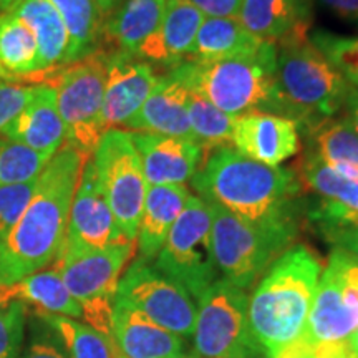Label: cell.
Segmentation results:
<instances>
[{
  "mask_svg": "<svg viewBox=\"0 0 358 358\" xmlns=\"http://www.w3.org/2000/svg\"><path fill=\"white\" fill-rule=\"evenodd\" d=\"M88 158L64 145L38 174L32 201L0 241V287L17 284L55 261L64 248L71 201Z\"/></svg>",
  "mask_w": 358,
  "mask_h": 358,
  "instance_id": "6da1fadb",
  "label": "cell"
},
{
  "mask_svg": "<svg viewBox=\"0 0 358 358\" xmlns=\"http://www.w3.org/2000/svg\"><path fill=\"white\" fill-rule=\"evenodd\" d=\"M204 203H214L250 224L297 231L303 187L297 173L267 166L226 146L211 151L192 178Z\"/></svg>",
  "mask_w": 358,
  "mask_h": 358,
  "instance_id": "7a4b0ae2",
  "label": "cell"
},
{
  "mask_svg": "<svg viewBox=\"0 0 358 358\" xmlns=\"http://www.w3.org/2000/svg\"><path fill=\"white\" fill-rule=\"evenodd\" d=\"M324 264L307 245L285 250L259 280L249 299V324L267 358L306 330Z\"/></svg>",
  "mask_w": 358,
  "mask_h": 358,
  "instance_id": "3957f363",
  "label": "cell"
},
{
  "mask_svg": "<svg viewBox=\"0 0 358 358\" xmlns=\"http://www.w3.org/2000/svg\"><path fill=\"white\" fill-rule=\"evenodd\" d=\"M275 69L277 45L266 42L252 55L219 62L186 60L168 73L216 108L237 118L254 111L279 116Z\"/></svg>",
  "mask_w": 358,
  "mask_h": 358,
  "instance_id": "277c9868",
  "label": "cell"
},
{
  "mask_svg": "<svg viewBox=\"0 0 358 358\" xmlns=\"http://www.w3.org/2000/svg\"><path fill=\"white\" fill-rule=\"evenodd\" d=\"M275 45L279 116L297 123L301 133L337 116L350 85L313 47L308 34L290 35Z\"/></svg>",
  "mask_w": 358,
  "mask_h": 358,
  "instance_id": "5b68a950",
  "label": "cell"
},
{
  "mask_svg": "<svg viewBox=\"0 0 358 358\" xmlns=\"http://www.w3.org/2000/svg\"><path fill=\"white\" fill-rule=\"evenodd\" d=\"M206 204L211 213V244L219 274L241 290L252 287L292 248L297 231L256 226L221 206Z\"/></svg>",
  "mask_w": 358,
  "mask_h": 358,
  "instance_id": "8992f818",
  "label": "cell"
},
{
  "mask_svg": "<svg viewBox=\"0 0 358 358\" xmlns=\"http://www.w3.org/2000/svg\"><path fill=\"white\" fill-rule=\"evenodd\" d=\"M106 53L73 62L52 71L42 83L55 92L57 108L65 124L66 143L85 156H92L106 131L103 124V95H105Z\"/></svg>",
  "mask_w": 358,
  "mask_h": 358,
  "instance_id": "52a82bcc",
  "label": "cell"
},
{
  "mask_svg": "<svg viewBox=\"0 0 358 358\" xmlns=\"http://www.w3.org/2000/svg\"><path fill=\"white\" fill-rule=\"evenodd\" d=\"M194 352L201 358H256L261 352L249 324V297L226 279L201 294L196 306Z\"/></svg>",
  "mask_w": 358,
  "mask_h": 358,
  "instance_id": "ba28073f",
  "label": "cell"
},
{
  "mask_svg": "<svg viewBox=\"0 0 358 358\" xmlns=\"http://www.w3.org/2000/svg\"><path fill=\"white\" fill-rule=\"evenodd\" d=\"M92 159L120 231L129 243H136L148 185L131 131L106 129Z\"/></svg>",
  "mask_w": 358,
  "mask_h": 358,
  "instance_id": "9c48e42d",
  "label": "cell"
},
{
  "mask_svg": "<svg viewBox=\"0 0 358 358\" xmlns=\"http://www.w3.org/2000/svg\"><path fill=\"white\" fill-rule=\"evenodd\" d=\"M161 274L178 282L196 301L217 280L211 244V213L201 198L187 201L155 259Z\"/></svg>",
  "mask_w": 358,
  "mask_h": 358,
  "instance_id": "30bf717a",
  "label": "cell"
},
{
  "mask_svg": "<svg viewBox=\"0 0 358 358\" xmlns=\"http://www.w3.org/2000/svg\"><path fill=\"white\" fill-rule=\"evenodd\" d=\"M358 330V262L332 249L301 337L312 343L343 342Z\"/></svg>",
  "mask_w": 358,
  "mask_h": 358,
  "instance_id": "8fae6325",
  "label": "cell"
},
{
  "mask_svg": "<svg viewBox=\"0 0 358 358\" xmlns=\"http://www.w3.org/2000/svg\"><path fill=\"white\" fill-rule=\"evenodd\" d=\"M115 301L127 303L179 337H192L196 302L189 292L140 257L120 279Z\"/></svg>",
  "mask_w": 358,
  "mask_h": 358,
  "instance_id": "7c38bea8",
  "label": "cell"
},
{
  "mask_svg": "<svg viewBox=\"0 0 358 358\" xmlns=\"http://www.w3.org/2000/svg\"><path fill=\"white\" fill-rule=\"evenodd\" d=\"M134 250L136 243L101 249L62 248L53 268L80 306L92 301H115L122 272L133 259Z\"/></svg>",
  "mask_w": 358,
  "mask_h": 358,
  "instance_id": "4fadbf2b",
  "label": "cell"
},
{
  "mask_svg": "<svg viewBox=\"0 0 358 358\" xmlns=\"http://www.w3.org/2000/svg\"><path fill=\"white\" fill-rule=\"evenodd\" d=\"M129 243L120 231L108 201L98 181L92 156L85 161L78 186L71 201L64 248L101 249Z\"/></svg>",
  "mask_w": 358,
  "mask_h": 358,
  "instance_id": "5bb4252c",
  "label": "cell"
},
{
  "mask_svg": "<svg viewBox=\"0 0 358 358\" xmlns=\"http://www.w3.org/2000/svg\"><path fill=\"white\" fill-rule=\"evenodd\" d=\"M105 69L103 124L118 129L140 111L159 77L146 60L122 52L106 53Z\"/></svg>",
  "mask_w": 358,
  "mask_h": 358,
  "instance_id": "9a60e30c",
  "label": "cell"
},
{
  "mask_svg": "<svg viewBox=\"0 0 358 358\" xmlns=\"http://www.w3.org/2000/svg\"><path fill=\"white\" fill-rule=\"evenodd\" d=\"M232 145L250 159L279 166L301 151V131L292 120L254 111L236 118Z\"/></svg>",
  "mask_w": 358,
  "mask_h": 358,
  "instance_id": "2e32d148",
  "label": "cell"
},
{
  "mask_svg": "<svg viewBox=\"0 0 358 358\" xmlns=\"http://www.w3.org/2000/svg\"><path fill=\"white\" fill-rule=\"evenodd\" d=\"M148 186L185 185L204 164L206 151L182 138L131 133Z\"/></svg>",
  "mask_w": 358,
  "mask_h": 358,
  "instance_id": "e0dca14e",
  "label": "cell"
},
{
  "mask_svg": "<svg viewBox=\"0 0 358 358\" xmlns=\"http://www.w3.org/2000/svg\"><path fill=\"white\" fill-rule=\"evenodd\" d=\"M2 136L48 158H53V155L62 150L66 143V131L57 108L55 92L50 85L35 83L32 100L3 129Z\"/></svg>",
  "mask_w": 358,
  "mask_h": 358,
  "instance_id": "ac0fdd59",
  "label": "cell"
},
{
  "mask_svg": "<svg viewBox=\"0 0 358 358\" xmlns=\"http://www.w3.org/2000/svg\"><path fill=\"white\" fill-rule=\"evenodd\" d=\"M124 128L131 133H156L196 143L187 115V88L169 73L159 77L151 95Z\"/></svg>",
  "mask_w": 358,
  "mask_h": 358,
  "instance_id": "d6986e66",
  "label": "cell"
},
{
  "mask_svg": "<svg viewBox=\"0 0 358 358\" xmlns=\"http://www.w3.org/2000/svg\"><path fill=\"white\" fill-rule=\"evenodd\" d=\"M113 342L124 358H179L182 337L163 329L127 303H113Z\"/></svg>",
  "mask_w": 358,
  "mask_h": 358,
  "instance_id": "ffe728a7",
  "label": "cell"
},
{
  "mask_svg": "<svg viewBox=\"0 0 358 358\" xmlns=\"http://www.w3.org/2000/svg\"><path fill=\"white\" fill-rule=\"evenodd\" d=\"M206 17L186 0H166L163 19L153 38L143 47L140 58L173 70L191 55L192 45Z\"/></svg>",
  "mask_w": 358,
  "mask_h": 358,
  "instance_id": "44dd1931",
  "label": "cell"
},
{
  "mask_svg": "<svg viewBox=\"0 0 358 358\" xmlns=\"http://www.w3.org/2000/svg\"><path fill=\"white\" fill-rule=\"evenodd\" d=\"M191 198V192L185 185L148 186L136 237L140 259L146 262L155 261L173 224L181 216Z\"/></svg>",
  "mask_w": 358,
  "mask_h": 358,
  "instance_id": "7402d4cb",
  "label": "cell"
},
{
  "mask_svg": "<svg viewBox=\"0 0 358 358\" xmlns=\"http://www.w3.org/2000/svg\"><path fill=\"white\" fill-rule=\"evenodd\" d=\"M241 24L262 42L279 43L295 34H308V0H243Z\"/></svg>",
  "mask_w": 358,
  "mask_h": 358,
  "instance_id": "603a6c76",
  "label": "cell"
},
{
  "mask_svg": "<svg viewBox=\"0 0 358 358\" xmlns=\"http://www.w3.org/2000/svg\"><path fill=\"white\" fill-rule=\"evenodd\" d=\"M12 12L32 29L37 40L40 78L70 64L69 32L50 0H22Z\"/></svg>",
  "mask_w": 358,
  "mask_h": 358,
  "instance_id": "cb8c5ba5",
  "label": "cell"
},
{
  "mask_svg": "<svg viewBox=\"0 0 358 358\" xmlns=\"http://www.w3.org/2000/svg\"><path fill=\"white\" fill-rule=\"evenodd\" d=\"M166 0H123L113 12L103 34L115 45V52L138 57L148 40L158 32Z\"/></svg>",
  "mask_w": 358,
  "mask_h": 358,
  "instance_id": "d4e9b609",
  "label": "cell"
},
{
  "mask_svg": "<svg viewBox=\"0 0 358 358\" xmlns=\"http://www.w3.org/2000/svg\"><path fill=\"white\" fill-rule=\"evenodd\" d=\"M40 80L38 47L29 25L12 10L0 13V80Z\"/></svg>",
  "mask_w": 358,
  "mask_h": 358,
  "instance_id": "484cf974",
  "label": "cell"
},
{
  "mask_svg": "<svg viewBox=\"0 0 358 358\" xmlns=\"http://www.w3.org/2000/svg\"><path fill=\"white\" fill-rule=\"evenodd\" d=\"M262 40L254 37L239 19H209L201 24L191 55L187 60L219 62L252 55L264 47Z\"/></svg>",
  "mask_w": 358,
  "mask_h": 358,
  "instance_id": "4316f807",
  "label": "cell"
},
{
  "mask_svg": "<svg viewBox=\"0 0 358 358\" xmlns=\"http://www.w3.org/2000/svg\"><path fill=\"white\" fill-rule=\"evenodd\" d=\"M0 295L34 306L35 312L70 317V319L82 317V306L69 292L55 268L38 271L17 284L0 287Z\"/></svg>",
  "mask_w": 358,
  "mask_h": 358,
  "instance_id": "83f0119b",
  "label": "cell"
},
{
  "mask_svg": "<svg viewBox=\"0 0 358 358\" xmlns=\"http://www.w3.org/2000/svg\"><path fill=\"white\" fill-rule=\"evenodd\" d=\"M302 133L310 141L307 150L327 166L348 178H358V134L347 116L324 120Z\"/></svg>",
  "mask_w": 358,
  "mask_h": 358,
  "instance_id": "f1b7e54d",
  "label": "cell"
},
{
  "mask_svg": "<svg viewBox=\"0 0 358 358\" xmlns=\"http://www.w3.org/2000/svg\"><path fill=\"white\" fill-rule=\"evenodd\" d=\"M70 37V64L98 52L103 35L101 10L95 0H50Z\"/></svg>",
  "mask_w": 358,
  "mask_h": 358,
  "instance_id": "f546056e",
  "label": "cell"
},
{
  "mask_svg": "<svg viewBox=\"0 0 358 358\" xmlns=\"http://www.w3.org/2000/svg\"><path fill=\"white\" fill-rule=\"evenodd\" d=\"M187 115L194 140L206 153L226 148L232 143L234 116L224 113L204 96L187 90Z\"/></svg>",
  "mask_w": 358,
  "mask_h": 358,
  "instance_id": "4dcf8cb0",
  "label": "cell"
},
{
  "mask_svg": "<svg viewBox=\"0 0 358 358\" xmlns=\"http://www.w3.org/2000/svg\"><path fill=\"white\" fill-rule=\"evenodd\" d=\"M58 334L70 358H116L115 342L95 329L70 317L35 312Z\"/></svg>",
  "mask_w": 358,
  "mask_h": 358,
  "instance_id": "1f68e13d",
  "label": "cell"
},
{
  "mask_svg": "<svg viewBox=\"0 0 358 358\" xmlns=\"http://www.w3.org/2000/svg\"><path fill=\"white\" fill-rule=\"evenodd\" d=\"M52 158L20 143L0 138V186L17 185L37 178Z\"/></svg>",
  "mask_w": 358,
  "mask_h": 358,
  "instance_id": "d6a6232c",
  "label": "cell"
},
{
  "mask_svg": "<svg viewBox=\"0 0 358 358\" xmlns=\"http://www.w3.org/2000/svg\"><path fill=\"white\" fill-rule=\"evenodd\" d=\"M308 40L350 87L358 88V37H343L329 30H315Z\"/></svg>",
  "mask_w": 358,
  "mask_h": 358,
  "instance_id": "836d02e7",
  "label": "cell"
},
{
  "mask_svg": "<svg viewBox=\"0 0 358 358\" xmlns=\"http://www.w3.org/2000/svg\"><path fill=\"white\" fill-rule=\"evenodd\" d=\"M27 307L0 295V358H19L25 335Z\"/></svg>",
  "mask_w": 358,
  "mask_h": 358,
  "instance_id": "e575fe53",
  "label": "cell"
},
{
  "mask_svg": "<svg viewBox=\"0 0 358 358\" xmlns=\"http://www.w3.org/2000/svg\"><path fill=\"white\" fill-rule=\"evenodd\" d=\"M38 176L25 182L0 186V241L19 222L37 189Z\"/></svg>",
  "mask_w": 358,
  "mask_h": 358,
  "instance_id": "d590c367",
  "label": "cell"
},
{
  "mask_svg": "<svg viewBox=\"0 0 358 358\" xmlns=\"http://www.w3.org/2000/svg\"><path fill=\"white\" fill-rule=\"evenodd\" d=\"M37 319L40 320V325L32 327L29 343L25 348H22L19 358H70L55 330L40 317Z\"/></svg>",
  "mask_w": 358,
  "mask_h": 358,
  "instance_id": "8d00e7d4",
  "label": "cell"
},
{
  "mask_svg": "<svg viewBox=\"0 0 358 358\" xmlns=\"http://www.w3.org/2000/svg\"><path fill=\"white\" fill-rule=\"evenodd\" d=\"M35 92V83H8L0 80V133L22 113Z\"/></svg>",
  "mask_w": 358,
  "mask_h": 358,
  "instance_id": "74e56055",
  "label": "cell"
},
{
  "mask_svg": "<svg viewBox=\"0 0 358 358\" xmlns=\"http://www.w3.org/2000/svg\"><path fill=\"white\" fill-rule=\"evenodd\" d=\"M324 239L334 249L342 250L358 262V224H340V226H317Z\"/></svg>",
  "mask_w": 358,
  "mask_h": 358,
  "instance_id": "f35d334b",
  "label": "cell"
},
{
  "mask_svg": "<svg viewBox=\"0 0 358 358\" xmlns=\"http://www.w3.org/2000/svg\"><path fill=\"white\" fill-rule=\"evenodd\" d=\"M209 19H237L243 0H186Z\"/></svg>",
  "mask_w": 358,
  "mask_h": 358,
  "instance_id": "ab89813d",
  "label": "cell"
},
{
  "mask_svg": "<svg viewBox=\"0 0 358 358\" xmlns=\"http://www.w3.org/2000/svg\"><path fill=\"white\" fill-rule=\"evenodd\" d=\"M325 10L358 29V0H319Z\"/></svg>",
  "mask_w": 358,
  "mask_h": 358,
  "instance_id": "60d3db41",
  "label": "cell"
},
{
  "mask_svg": "<svg viewBox=\"0 0 358 358\" xmlns=\"http://www.w3.org/2000/svg\"><path fill=\"white\" fill-rule=\"evenodd\" d=\"M272 358H317L315 345H313L312 342H308L307 338L299 337L295 342H292L285 348H282V350Z\"/></svg>",
  "mask_w": 358,
  "mask_h": 358,
  "instance_id": "b9f144b4",
  "label": "cell"
},
{
  "mask_svg": "<svg viewBox=\"0 0 358 358\" xmlns=\"http://www.w3.org/2000/svg\"><path fill=\"white\" fill-rule=\"evenodd\" d=\"M343 111H345L348 122L352 123L353 129L358 134V88H348L345 103H343Z\"/></svg>",
  "mask_w": 358,
  "mask_h": 358,
  "instance_id": "7bdbcfd3",
  "label": "cell"
},
{
  "mask_svg": "<svg viewBox=\"0 0 358 358\" xmlns=\"http://www.w3.org/2000/svg\"><path fill=\"white\" fill-rule=\"evenodd\" d=\"M95 2H96V6L100 7L101 13H106L116 6V2H118V0H95Z\"/></svg>",
  "mask_w": 358,
  "mask_h": 358,
  "instance_id": "ee69618b",
  "label": "cell"
},
{
  "mask_svg": "<svg viewBox=\"0 0 358 358\" xmlns=\"http://www.w3.org/2000/svg\"><path fill=\"white\" fill-rule=\"evenodd\" d=\"M20 2L22 0H0V10H3V12L12 10V8L19 6Z\"/></svg>",
  "mask_w": 358,
  "mask_h": 358,
  "instance_id": "f6af8a7d",
  "label": "cell"
},
{
  "mask_svg": "<svg viewBox=\"0 0 358 358\" xmlns=\"http://www.w3.org/2000/svg\"><path fill=\"white\" fill-rule=\"evenodd\" d=\"M347 342H348V345H350V348H352L353 355H355V358H358V330L352 335L350 338L347 340Z\"/></svg>",
  "mask_w": 358,
  "mask_h": 358,
  "instance_id": "bcb514c9",
  "label": "cell"
},
{
  "mask_svg": "<svg viewBox=\"0 0 358 358\" xmlns=\"http://www.w3.org/2000/svg\"><path fill=\"white\" fill-rule=\"evenodd\" d=\"M116 358H124V357L122 355V353H120V352H118V348H116Z\"/></svg>",
  "mask_w": 358,
  "mask_h": 358,
  "instance_id": "7dc6e473",
  "label": "cell"
},
{
  "mask_svg": "<svg viewBox=\"0 0 358 358\" xmlns=\"http://www.w3.org/2000/svg\"><path fill=\"white\" fill-rule=\"evenodd\" d=\"M179 358H181V357H179Z\"/></svg>",
  "mask_w": 358,
  "mask_h": 358,
  "instance_id": "c3c4849f",
  "label": "cell"
}]
</instances>
